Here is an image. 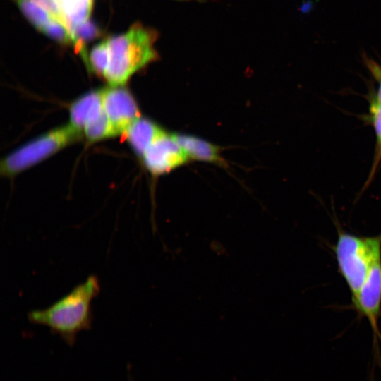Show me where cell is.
<instances>
[{
    "label": "cell",
    "mask_w": 381,
    "mask_h": 381,
    "mask_svg": "<svg viewBox=\"0 0 381 381\" xmlns=\"http://www.w3.org/2000/svg\"><path fill=\"white\" fill-rule=\"evenodd\" d=\"M100 289L98 277L90 275L49 306L30 311L28 319L30 323L48 327L52 333L72 345L78 333L91 328L92 303Z\"/></svg>",
    "instance_id": "6da1fadb"
},
{
    "label": "cell",
    "mask_w": 381,
    "mask_h": 381,
    "mask_svg": "<svg viewBox=\"0 0 381 381\" xmlns=\"http://www.w3.org/2000/svg\"><path fill=\"white\" fill-rule=\"evenodd\" d=\"M156 33L135 23L124 33L109 38L110 61L104 79L110 86H124L133 74L154 61Z\"/></svg>",
    "instance_id": "7a4b0ae2"
},
{
    "label": "cell",
    "mask_w": 381,
    "mask_h": 381,
    "mask_svg": "<svg viewBox=\"0 0 381 381\" xmlns=\"http://www.w3.org/2000/svg\"><path fill=\"white\" fill-rule=\"evenodd\" d=\"M333 251L338 271L344 278L353 301L361 290L373 264L381 258V234L360 236L337 229Z\"/></svg>",
    "instance_id": "3957f363"
},
{
    "label": "cell",
    "mask_w": 381,
    "mask_h": 381,
    "mask_svg": "<svg viewBox=\"0 0 381 381\" xmlns=\"http://www.w3.org/2000/svg\"><path fill=\"white\" fill-rule=\"evenodd\" d=\"M82 133L71 124L51 130L8 154L0 163V172L13 176L37 164L78 140Z\"/></svg>",
    "instance_id": "277c9868"
},
{
    "label": "cell",
    "mask_w": 381,
    "mask_h": 381,
    "mask_svg": "<svg viewBox=\"0 0 381 381\" xmlns=\"http://www.w3.org/2000/svg\"><path fill=\"white\" fill-rule=\"evenodd\" d=\"M353 306L360 317L365 318L372 329L373 351L380 358L378 341H381V332L378 320L381 315V258L372 265L356 298L352 301Z\"/></svg>",
    "instance_id": "5b68a950"
},
{
    "label": "cell",
    "mask_w": 381,
    "mask_h": 381,
    "mask_svg": "<svg viewBox=\"0 0 381 381\" xmlns=\"http://www.w3.org/2000/svg\"><path fill=\"white\" fill-rule=\"evenodd\" d=\"M141 158L146 169L156 176L169 173L188 159L174 134L164 131Z\"/></svg>",
    "instance_id": "8992f818"
},
{
    "label": "cell",
    "mask_w": 381,
    "mask_h": 381,
    "mask_svg": "<svg viewBox=\"0 0 381 381\" xmlns=\"http://www.w3.org/2000/svg\"><path fill=\"white\" fill-rule=\"evenodd\" d=\"M103 106L117 135H125L131 125L140 117L134 97L124 86L103 89Z\"/></svg>",
    "instance_id": "52a82bcc"
},
{
    "label": "cell",
    "mask_w": 381,
    "mask_h": 381,
    "mask_svg": "<svg viewBox=\"0 0 381 381\" xmlns=\"http://www.w3.org/2000/svg\"><path fill=\"white\" fill-rule=\"evenodd\" d=\"M103 90L89 92L69 107V124L83 133L85 127L103 112Z\"/></svg>",
    "instance_id": "ba28073f"
},
{
    "label": "cell",
    "mask_w": 381,
    "mask_h": 381,
    "mask_svg": "<svg viewBox=\"0 0 381 381\" xmlns=\"http://www.w3.org/2000/svg\"><path fill=\"white\" fill-rule=\"evenodd\" d=\"M164 131L151 120L140 117L128 128L125 136L133 151L140 157Z\"/></svg>",
    "instance_id": "9c48e42d"
},
{
    "label": "cell",
    "mask_w": 381,
    "mask_h": 381,
    "mask_svg": "<svg viewBox=\"0 0 381 381\" xmlns=\"http://www.w3.org/2000/svg\"><path fill=\"white\" fill-rule=\"evenodd\" d=\"M188 159L221 164L223 161L220 150L214 145L200 138L183 134H174Z\"/></svg>",
    "instance_id": "30bf717a"
},
{
    "label": "cell",
    "mask_w": 381,
    "mask_h": 381,
    "mask_svg": "<svg viewBox=\"0 0 381 381\" xmlns=\"http://www.w3.org/2000/svg\"><path fill=\"white\" fill-rule=\"evenodd\" d=\"M56 1L68 23L71 35V30L75 26L88 21L94 0H56Z\"/></svg>",
    "instance_id": "8fae6325"
},
{
    "label": "cell",
    "mask_w": 381,
    "mask_h": 381,
    "mask_svg": "<svg viewBox=\"0 0 381 381\" xmlns=\"http://www.w3.org/2000/svg\"><path fill=\"white\" fill-rule=\"evenodd\" d=\"M28 20L42 32L54 18L34 0H14Z\"/></svg>",
    "instance_id": "7c38bea8"
},
{
    "label": "cell",
    "mask_w": 381,
    "mask_h": 381,
    "mask_svg": "<svg viewBox=\"0 0 381 381\" xmlns=\"http://www.w3.org/2000/svg\"><path fill=\"white\" fill-rule=\"evenodd\" d=\"M110 61L109 38L94 46L88 56L87 68L103 78Z\"/></svg>",
    "instance_id": "4fadbf2b"
},
{
    "label": "cell",
    "mask_w": 381,
    "mask_h": 381,
    "mask_svg": "<svg viewBox=\"0 0 381 381\" xmlns=\"http://www.w3.org/2000/svg\"><path fill=\"white\" fill-rule=\"evenodd\" d=\"M83 134L90 142H97L117 135L104 111L85 127Z\"/></svg>",
    "instance_id": "5bb4252c"
},
{
    "label": "cell",
    "mask_w": 381,
    "mask_h": 381,
    "mask_svg": "<svg viewBox=\"0 0 381 381\" xmlns=\"http://www.w3.org/2000/svg\"><path fill=\"white\" fill-rule=\"evenodd\" d=\"M44 34L61 44L73 43L68 30L59 21L52 20L42 31Z\"/></svg>",
    "instance_id": "9a60e30c"
},
{
    "label": "cell",
    "mask_w": 381,
    "mask_h": 381,
    "mask_svg": "<svg viewBox=\"0 0 381 381\" xmlns=\"http://www.w3.org/2000/svg\"><path fill=\"white\" fill-rule=\"evenodd\" d=\"M37 4L47 11L55 20L62 24L70 32L68 23L56 0H34ZM71 34V33H70Z\"/></svg>",
    "instance_id": "2e32d148"
}]
</instances>
